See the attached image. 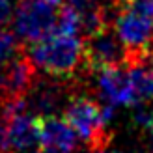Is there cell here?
Segmentation results:
<instances>
[{
    "mask_svg": "<svg viewBox=\"0 0 153 153\" xmlns=\"http://www.w3.org/2000/svg\"><path fill=\"white\" fill-rule=\"evenodd\" d=\"M112 108L97 105L90 97H75L67 103L64 116L79 138L97 148L103 146L105 129L112 118Z\"/></svg>",
    "mask_w": 153,
    "mask_h": 153,
    "instance_id": "3957f363",
    "label": "cell"
},
{
    "mask_svg": "<svg viewBox=\"0 0 153 153\" xmlns=\"http://www.w3.org/2000/svg\"><path fill=\"white\" fill-rule=\"evenodd\" d=\"M28 58L51 76H71L84 64V41L79 34L54 28L30 45Z\"/></svg>",
    "mask_w": 153,
    "mask_h": 153,
    "instance_id": "6da1fadb",
    "label": "cell"
},
{
    "mask_svg": "<svg viewBox=\"0 0 153 153\" xmlns=\"http://www.w3.org/2000/svg\"><path fill=\"white\" fill-rule=\"evenodd\" d=\"M112 26L131 62L142 60L153 41V0H121Z\"/></svg>",
    "mask_w": 153,
    "mask_h": 153,
    "instance_id": "7a4b0ae2",
    "label": "cell"
},
{
    "mask_svg": "<svg viewBox=\"0 0 153 153\" xmlns=\"http://www.w3.org/2000/svg\"><path fill=\"white\" fill-rule=\"evenodd\" d=\"M13 4L11 0H0V28H4L13 19Z\"/></svg>",
    "mask_w": 153,
    "mask_h": 153,
    "instance_id": "7c38bea8",
    "label": "cell"
},
{
    "mask_svg": "<svg viewBox=\"0 0 153 153\" xmlns=\"http://www.w3.org/2000/svg\"><path fill=\"white\" fill-rule=\"evenodd\" d=\"M19 56V39L17 36L0 28V64Z\"/></svg>",
    "mask_w": 153,
    "mask_h": 153,
    "instance_id": "8fae6325",
    "label": "cell"
},
{
    "mask_svg": "<svg viewBox=\"0 0 153 153\" xmlns=\"http://www.w3.org/2000/svg\"><path fill=\"white\" fill-rule=\"evenodd\" d=\"M62 4L54 0H21L13 13L15 36L34 43L51 34L58 22Z\"/></svg>",
    "mask_w": 153,
    "mask_h": 153,
    "instance_id": "277c9868",
    "label": "cell"
},
{
    "mask_svg": "<svg viewBox=\"0 0 153 153\" xmlns=\"http://www.w3.org/2000/svg\"><path fill=\"white\" fill-rule=\"evenodd\" d=\"M151 138H153V131H151Z\"/></svg>",
    "mask_w": 153,
    "mask_h": 153,
    "instance_id": "9a60e30c",
    "label": "cell"
},
{
    "mask_svg": "<svg viewBox=\"0 0 153 153\" xmlns=\"http://www.w3.org/2000/svg\"><path fill=\"white\" fill-rule=\"evenodd\" d=\"M91 153H121V151H116V149H106L105 146H97L91 149Z\"/></svg>",
    "mask_w": 153,
    "mask_h": 153,
    "instance_id": "4fadbf2b",
    "label": "cell"
},
{
    "mask_svg": "<svg viewBox=\"0 0 153 153\" xmlns=\"http://www.w3.org/2000/svg\"><path fill=\"white\" fill-rule=\"evenodd\" d=\"M34 69L36 67L30 58L22 56H15L0 64V99L6 103L11 99L25 97L34 86Z\"/></svg>",
    "mask_w": 153,
    "mask_h": 153,
    "instance_id": "ba28073f",
    "label": "cell"
},
{
    "mask_svg": "<svg viewBox=\"0 0 153 153\" xmlns=\"http://www.w3.org/2000/svg\"><path fill=\"white\" fill-rule=\"evenodd\" d=\"M129 62H131L129 51L121 43L112 25L86 36V41H84V64L88 67L99 71V69H105V67L121 65Z\"/></svg>",
    "mask_w": 153,
    "mask_h": 153,
    "instance_id": "5b68a950",
    "label": "cell"
},
{
    "mask_svg": "<svg viewBox=\"0 0 153 153\" xmlns=\"http://www.w3.org/2000/svg\"><path fill=\"white\" fill-rule=\"evenodd\" d=\"M64 2L79 17L80 32L86 36L114 25L120 10V0H64Z\"/></svg>",
    "mask_w": 153,
    "mask_h": 153,
    "instance_id": "52a82bcc",
    "label": "cell"
},
{
    "mask_svg": "<svg viewBox=\"0 0 153 153\" xmlns=\"http://www.w3.org/2000/svg\"><path fill=\"white\" fill-rule=\"evenodd\" d=\"M97 95L103 106L120 108V106H134L136 91L129 64L112 65L99 69L97 75Z\"/></svg>",
    "mask_w": 153,
    "mask_h": 153,
    "instance_id": "8992f818",
    "label": "cell"
},
{
    "mask_svg": "<svg viewBox=\"0 0 153 153\" xmlns=\"http://www.w3.org/2000/svg\"><path fill=\"white\" fill-rule=\"evenodd\" d=\"M36 153H62V151H56V149H49V148H41L39 151H36Z\"/></svg>",
    "mask_w": 153,
    "mask_h": 153,
    "instance_id": "5bb4252c",
    "label": "cell"
},
{
    "mask_svg": "<svg viewBox=\"0 0 153 153\" xmlns=\"http://www.w3.org/2000/svg\"><path fill=\"white\" fill-rule=\"evenodd\" d=\"M25 101L30 112H34L39 118L54 116V112L62 106L64 90L56 82H39L37 86H32L25 95Z\"/></svg>",
    "mask_w": 153,
    "mask_h": 153,
    "instance_id": "30bf717a",
    "label": "cell"
},
{
    "mask_svg": "<svg viewBox=\"0 0 153 153\" xmlns=\"http://www.w3.org/2000/svg\"><path fill=\"white\" fill-rule=\"evenodd\" d=\"M39 144L41 148L56 149L62 153H73L76 149V133L65 120L47 116L41 118L39 123Z\"/></svg>",
    "mask_w": 153,
    "mask_h": 153,
    "instance_id": "9c48e42d",
    "label": "cell"
}]
</instances>
